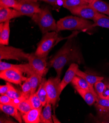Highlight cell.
<instances>
[{
    "label": "cell",
    "instance_id": "obj_7",
    "mask_svg": "<svg viewBox=\"0 0 109 123\" xmlns=\"http://www.w3.org/2000/svg\"><path fill=\"white\" fill-rule=\"evenodd\" d=\"M28 60L29 64L34 72L42 77L45 76L48 71L46 57H43L35 54H29Z\"/></svg>",
    "mask_w": 109,
    "mask_h": 123
},
{
    "label": "cell",
    "instance_id": "obj_35",
    "mask_svg": "<svg viewBox=\"0 0 109 123\" xmlns=\"http://www.w3.org/2000/svg\"><path fill=\"white\" fill-rule=\"evenodd\" d=\"M10 82H7L6 85L0 86V95H6L9 88Z\"/></svg>",
    "mask_w": 109,
    "mask_h": 123
},
{
    "label": "cell",
    "instance_id": "obj_18",
    "mask_svg": "<svg viewBox=\"0 0 109 123\" xmlns=\"http://www.w3.org/2000/svg\"><path fill=\"white\" fill-rule=\"evenodd\" d=\"M10 21L0 24V44L8 46L10 35Z\"/></svg>",
    "mask_w": 109,
    "mask_h": 123
},
{
    "label": "cell",
    "instance_id": "obj_25",
    "mask_svg": "<svg viewBox=\"0 0 109 123\" xmlns=\"http://www.w3.org/2000/svg\"><path fill=\"white\" fill-rule=\"evenodd\" d=\"M46 81V79L43 78L42 82L39 85L38 90L36 92V93L37 94L42 102V106L43 107H44L47 103V95L45 87Z\"/></svg>",
    "mask_w": 109,
    "mask_h": 123
},
{
    "label": "cell",
    "instance_id": "obj_14",
    "mask_svg": "<svg viewBox=\"0 0 109 123\" xmlns=\"http://www.w3.org/2000/svg\"><path fill=\"white\" fill-rule=\"evenodd\" d=\"M43 106L38 108H32L27 113L23 115V121L26 123H39Z\"/></svg>",
    "mask_w": 109,
    "mask_h": 123
},
{
    "label": "cell",
    "instance_id": "obj_3",
    "mask_svg": "<svg viewBox=\"0 0 109 123\" xmlns=\"http://www.w3.org/2000/svg\"><path fill=\"white\" fill-rule=\"evenodd\" d=\"M32 20L37 25L44 35L50 31H57V23L48 7L42 8L41 11L33 15Z\"/></svg>",
    "mask_w": 109,
    "mask_h": 123
},
{
    "label": "cell",
    "instance_id": "obj_22",
    "mask_svg": "<svg viewBox=\"0 0 109 123\" xmlns=\"http://www.w3.org/2000/svg\"><path fill=\"white\" fill-rule=\"evenodd\" d=\"M52 104L47 102L44 106L41 115L40 123H53L52 114Z\"/></svg>",
    "mask_w": 109,
    "mask_h": 123
},
{
    "label": "cell",
    "instance_id": "obj_32",
    "mask_svg": "<svg viewBox=\"0 0 109 123\" xmlns=\"http://www.w3.org/2000/svg\"><path fill=\"white\" fill-rule=\"evenodd\" d=\"M18 5L17 0H0V6L12 8L16 9Z\"/></svg>",
    "mask_w": 109,
    "mask_h": 123
},
{
    "label": "cell",
    "instance_id": "obj_16",
    "mask_svg": "<svg viewBox=\"0 0 109 123\" xmlns=\"http://www.w3.org/2000/svg\"><path fill=\"white\" fill-rule=\"evenodd\" d=\"M0 109L1 111L15 119L19 123H23V116H21L19 110L14 106L0 104Z\"/></svg>",
    "mask_w": 109,
    "mask_h": 123
},
{
    "label": "cell",
    "instance_id": "obj_29",
    "mask_svg": "<svg viewBox=\"0 0 109 123\" xmlns=\"http://www.w3.org/2000/svg\"><path fill=\"white\" fill-rule=\"evenodd\" d=\"M31 95V86L29 81L28 78L24 81L22 85V95L27 99H29Z\"/></svg>",
    "mask_w": 109,
    "mask_h": 123
},
{
    "label": "cell",
    "instance_id": "obj_6",
    "mask_svg": "<svg viewBox=\"0 0 109 123\" xmlns=\"http://www.w3.org/2000/svg\"><path fill=\"white\" fill-rule=\"evenodd\" d=\"M29 54L24 52L22 49L0 44V60L12 59L17 61L28 60Z\"/></svg>",
    "mask_w": 109,
    "mask_h": 123
},
{
    "label": "cell",
    "instance_id": "obj_12",
    "mask_svg": "<svg viewBox=\"0 0 109 123\" xmlns=\"http://www.w3.org/2000/svg\"><path fill=\"white\" fill-rule=\"evenodd\" d=\"M78 69V65L75 63H72L67 72L65 73L64 77L60 83V92L61 93L69 83L71 82L75 76H76V71Z\"/></svg>",
    "mask_w": 109,
    "mask_h": 123
},
{
    "label": "cell",
    "instance_id": "obj_20",
    "mask_svg": "<svg viewBox=\"0 0 109 123\" xmlns=\"http://www.w3.org/2000/svg\"><path fill=\"white\" fill-rule=\"evenodd\" d=\"M90 5L96 11L109 16V4L103 0H93Z\"/></svg>",
    "mask_w": 109,
    "mask_h": 123
},
{
    "label": "cell",
    "instance_id": "obj_31",
    "mask_svg": "<svg viewBox=\"0 0 109 123\" xmlns=\"http://www.w3.org/2000/svg\"><path fill=\"white\" fill-rule=\"evenodd\" d=\"M11 99L13 100H16L19 99L22 96V92H20L15 89L10 83L9 89L6 94Z\"/></svg>",
    "mask_w": 109,
    "mask_h": 123
},
{
    "label": "cell",
    "instance_id": "obj_36",
    "mask_svg": "<svg viewBox=\"0 0 109 123\" xmlns=\"http://www.w3.org/2000/svg\"><path fill=\"white\" fill-rule=\"evenodd\" d=\"M52 120L53 121V123H60V121H59L58 119H57L56 117L55 116V115H52Z\"/></svg>",
    "mask_w": 109,
    "mask_h": 123
},
{
    "label": "cell",
    "instance_id": "obj_34",
    "mask_svg": "<svg viewBox=\"0 0 109 123\" xmlns=\"http://www.w3.org/2000/svg\"><path fill=\"white\" fill-rule=\"evenodd\" d=\"M39 1L49 4L54 7H58L60 5V3H62V0H39Z\"/></svg>",
    "mask_w": 109,
    "mask_h": 123
},
{
    "label": "cell",
    "instance_id": "obj_19",
    "mask_svg": "<svg viewBox=\"0 0 109 123\" xmlns=\"http://www.w3.org/2000/svg\"><path fill=\"white\" fill-rule=\"evenodd\" d=\"M14 101L13 106L16 107L23 114L27 113L32 109L29 99H26L22 95L19 99L14 100Z\"/></svg>",
    "mask_w": 109,
    "mask_h": 123
},
{
    "label": "cell",
    "instance_id": "obj_30",
    "mask_svg": "<svg viewBox=\"0 0 109 123\" xmlns=\"http://www.w3.org/2000/svg\"><path fill=\"white\" fill-rule=\"evenodd\" d=\"M29 100L32 108H38L43 106L40 99L36 93L30 95Z\"/></svg>",
    "mask_w": 109,
    "mask_h": 123
},
{
    "label": "cell",
    "instance_id": "obj_28",
    "mask_svg": "<svg viewBox=\"0 0 109 123\" xmlns=\"http://www.w3.org/2000/svg\"><path fill=\"white\" fill-rule=\"evenodd\" d=\"M87 4L82 0H62L63 6L69 10Z\"/></svg>",
    "mask_w": 109,
    "mask_h": 123
},
{
    "label": "cell",
    "instance_id": "obj_33",
    "mask_svg": "<svg viewBox=\"0 0 109 123\" xmlns=\"http://www.w3.org/2000/svg\"><path fill=\"white\" fill-rule=\"evenodd\" d=\"M14 103V100L11 99L6 95H1L0 96V104L13 105Z\"/></svg>",
    "mask_w": 109,
    "mask_h": 123
},
{
    "label": "cell",
    "instance_id": "obj_11",
    "mask_svg": "<svg viewBox=\"0 0 109 123\" xmlns=\"http://www.w3.org/2000/svg\"><path fill=\"white\" fill-rule=\"evenodd\" d=\"M16 69L21 71L23 73L26 74L29 77L33 74L35 73L29 64H13L5 62H3L1 60L0 62V72H2L7 69Z\"/></svg>",
    "mask_w": 109,
    "mask_h": 123
},
{
    "label": "cell",
    "instance_id": "obj_4",
    "mask_svg": "<svg viewBox=\"0 0 109 123\" xmlns=\"http://www.w3.org/2000/svg\"><path fill=\"white\" fill-rule=\"evenodd\" d=\"M63 38L59 36L58 32L50 31L44 34L41 41L37 44V48L34 53L38 56L46 57L52 49L60 41L64 39L69 38Z\"/></svg>",
    "mask_w": 109,
    "mask_h": 123
},
{
    "label": "cell",
    "instance_id": "obj_8",
    "mask_svg": "<svg viewBox=\"0 0 109 123\" xmlns=\"http://www.w3.org/2000/svg\"><path fill=\"white\" fill-rule=\"evenodd\" d=\"M0 78L10 83L21 85L28 78L26 77L23 73L19 70L9 69L0 72Z\"/></svg>",
    "mask_w": 109,
    "mask_h": 123
},
{
    "label": "cell",
    "instance_id": "obj_24",
    "mask_svg": "<svg viewBox=\"0 0 109 123\" xmlns=\"http://www.w3.org/2000/svg\"><path fill=\"white\" fill-rule=\"evenodd\" d=\"M76 75L79 77H81L84 79L86 81H87L92 86L94 85V84L98 81L102 80L104 79V78L100 76H97L94 75H91L88 74L83 72L80 70L78 69L76 71Z\"/></svg>",
    "mask_w": 109,
    "mask_h": 123
},
{
    "label": "cell",
    "instance_id": "obj_15",
    "mask_svg": "<svg viewBox=\"0 0 109 123\" xmlns=\"http://www.w3.org/2000/svg\"><path fill=\"white\" fill-rule=\"evenodd\" d=\"M71 84L74 86L75 89H80L87 90H91L96 96H98L95 91L94 87L90 84L83 78L78 76H75L71 81Z\"/></svg>",
    "mask_w": 109,
    "mask_h": 123
},
{
    "label": "cell",
    "instance_id": "obj_27",
    "mask_svg": "<svg viewBox=\"0 0 109 123\" xmlns=\"http://www.w3.org/2000/svg\"><path fill=\"white\" fill-rule=\"evenodd\" d=\"M29 82L31 86V95L36 93V90L39 87V85L42 82L43 80V77L37 74L36 73H34L31 76L28 78Z\"/></svg>",
    "mask_w": 109,
    "mask_h": 123
},
{
    "label": "cell",
    "instance_id": "obj_10",
    "mask_svg": "<svg viewBox=\"0 0 109 123\" xmlns=\"http://www.w3.org/2000/svg\"><path fill=\"white\" fill-rule=\"evenodd\" d=\"M69 11L75 15L85 19L92 20H93L100 13L92 7L90 4L83 5Z\"/></svg>",
    "mask_w": 109,
    "mask_h": 123
},
{
    "label": "cell",
    "instance_id": "obj_38",
    "mask_svg": "<svg viewBox=\"0 0 109 123\" xmlns=\"http://www.w3.org/2000/svg\"><path fill=\"white\" fill-rule=\"evenodd\" d=\"M25 1H29V2H35L36 3L38 0H25Z\"/></svg>",
    "mask_w": 109,
    "mask_h": 123
},
{
    "label": "cell",
    "instance_id": "obj_1",
    "mask_svg": "<svg viewBox=\"0 0 109 123\" xmlns=\"http://www.w3.org/2000/svg\"><path fill=\"white\" fill-rule=\"evenodd\" d=\"M74 34L68 39L66 43L53 56L48 62V67L53 68L57 73L56 77L60 78L65 66L71 62L81 63L82 55L80 52L74 44Z\"/></svg>",
    "mask_w": 109,
    "mask_h": 123
},
{
    "label": "cell",
    "instance_id": "obj_26",
    "mask_svg": "<svg viewBox=\"0 0 109 123\" xmlns=\"http://www.w3.org/2000/svg\"><path fill=\"white\" fill-rule=\"evenodd\" d=\"M94 88L97 94L101 98H109L108 97L106 92L109 90L106 83L101 81H98L94 85Z\"/></svg>",
    "mask_w": 109,
    "mask_h": 123
},
{
    "label": "cell",
    "instance_id": "obj_13",
    "mask_svg": "<svg viewBox=\"0 0 109 123\" xmlns=\"http://www.w3.org/2000/svg\"><path fill=\"white\" fill-rule=\"evenodd\" d=\"M23 16L20 12L15 9L0 6V22L5 23L11 19Z\"/></svg>",
    "mask_w": 109,
    "mask_h": 123
},
{
    "label": "cell",
    "instance_id": "obj_23",
    "mask_svg": "<svg viewBox=\"0 0 109 123\" xmlns=\"http://www.w3.org/2000/svg\"><path fill=\"white\" fill-rule=\"evenodd\" d=\"M93 27H100L109 29V16L99 13L93 20Z\"/></svg>",
    "mask_w": 109,
    "mask_h": 123
},
{
    "label": "cell",
    "instance_id": "obj_5",
    "mask_svg": "<svg viewBox=\"0 0 109 123\" xmlns=\"http://www.w3.org/2000/svg\"><path fill=\"white\" fill-rule=\"evenodd\" d=\"M60 78L56 77H51L46 80L45 87L47 95V102L52 104L55 107L56 103L59 99L60 92Z\"/></svg>",
    "mask_w": 109,
    "mask_h": 123
},
{
    "label": "cell",
    "instance_id": "obj_2",
    "mask_svg": "<svg viewBox=\"0 0 109 123\" xmlns=\"http://www.w3.org/2000/svg\"><path fill=\"white\" fill-rule=\"evenodd\" d=\"M93 22L78 16H68L57 22V32L65 30L88 31L92 29Z\"/></svg>",
    "mask_w": 109,
    "mask_h": 123
},
{
    "label": "cell",
    "instance_id": "obj_21",
    "mask_svg": "<svg viewBox=\"0 0 109 123\" xmlns=\"http://www.w3.org/2000/svg\"><path fill=\"white\" fill-rule=\"evenodd\" d=\"M78 94L89 105H92L96 102V98L98 96H96L91 90H83L80 89H75Z\"/></svg>",
    "mask_w": 109,
    "mask_h": 123
},
{
    "label": "cell",
    "instance_id": "obj_39",
    "mask_svg": "<svg viewBox=\"0 0 109 123\" xmlns=\"http://www.w3.org/2000/svg\"><path fill=\"white\" fill-rule=\"evenodd\" d=\"M106 85H107V86L108 88H109V82H108L107 83H106Z\"/></svg>",
    "mask_w": 109,
    "mask_h": 123
},
{
    "label": "cell",
    "instance_id": "obj_9",
    "mask_svg": "<svg viewBox=\"0 0 109 123\" xmlns=\"http://www.w3.org/2000/svg\"><path fill=\"white\" fill-rule=\"evenodd\" d=\"M16 9L19 11L23 16L32 17L35 14L40 12L42 8L37 3L20 0Z\"/></svg>",
    "mask_w": 109,
    "mask_h": 123
},
{
    "label": "cell",
    "instance_id": "obj_37",
    "mask_svg": "<svg viewBox=\"0 0 109 123\" xmlns=\"http://www.w3.org/2000/svg\"><path fill=\"white\" fill-rule=\"evenodd\" d=\"M82 1H84V2H85L88 4H90L92 3V2L93 1V0H82Z\"/></svg>",
    "mask_w": 109,
    "mask_h": 123
},
{
    "label": "cell",
    "instance_id": "obj_17",
    "mask_svg": "<svg viewBox=\"0 0 109 123\" xmlns=\"http://www.w3.org/2000/svg\"><path fill=\"white\" fill-rule=\"evenodd\" d=\"M95 106L100 116L109 114V98H101L99 96L96 98Z\"/></svg>",
    "mask_w": 109,
    "mask_h": 123
}]
</instances>
